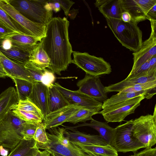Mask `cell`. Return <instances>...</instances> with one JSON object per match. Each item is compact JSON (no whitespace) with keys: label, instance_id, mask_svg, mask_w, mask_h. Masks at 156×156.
<instances>
[{"label":"cell","instance_id":"cell-1","mask_svg":"<svg viewBox=\"0 0 156 156\" xmlns=\"http://www.w3.org/2000/svg\"><path fill=\"white\" fill-rule=\"evenodd\" d=\"M69 25L66 17L52 18L46 25L45 35L41 40L50 59L48 68L59 75L72 62L73 51L69 37Z\"/></svg>","mask_w":156,"mask_h":156},{"label":"cell","instance_id":"cell-2","mask_svg":"<svg viewBox=\"0 0 156 156\" xmlns=\"http://www.w3.org/2000/svg\"><path fill=\"white\" fill-rule=\"evenodd\" d=\"M105 18L109 28L122 46L133 52L140 49L143 42L142 33L137 24L131 20L126 23L121 19Z\"/></svg>","mask_w":156,"mask_h":156},{"label":"cell","instance_id":"cell-3","mask_svg":"<svg viewBox=\"0 0 156 156\" xmlns=\"http://www.w3.org/2000/svg\"><path fill=\"white\" fill-rule=\"evenodd\" d=\"M17 11L34 22L46 25L53 18V10L48 0H9Z\"/></svg>","mask_w":156,"mask_h":156},{"label":"cell","instance_id":"cell-4","mask_svg":"<svg viewBox=\"0 0 156 156\" xmlns=\"http://www.w3.org/2000/svg\"><path fill=\"white\" fill-rule=\"evenodd\" d=\"M133 120L114 128L111 145L118 152L134 153L141 148H145L144 145L133 136Z\"/></svg>","mask_w":156,"mask_h":156},{"label":"cell","instance_id":"cell-5","mask_svg":"<svg viewBox=\"0 0 156 156\" xmlns=\"http://www.w3.org/2000/svg\"><path fill=\"white\" fill-rule=\"evenodd\" d=\"M156 105L153 115H141L133 120V136L143 144L145 148L156 144Z\"/></svg>","mask_w":156,"mask_h":156},{"label":"cell","instance_id":"cell-6","mask_svg":"<svg viewBox=\"0 0 156 156\" xmlns=\"http://www.w3.org/2000/svg\"><path fill=\"white\" fill-rule=\"evenodd\" d=\"M0 6L24 34L41 40L45 36L46 25L34 22L28 19L15 9L9 0H0Z\"/></svg>","mask_w":156,"mask_h":156},{"label":"cell","instance_id":"cell-7","mask_svg":"<svg viewBox=\"0 0 156 156\" xmlns=\"http://www.w3.org/2000/svg\"><path fill=\"white\" fill-rule=\"evenodd\" d=\"M24 122L10 111L0 122V146L11 151L19 144L23 139L20 132Z\"/></svg>","mask_w":156,"mask_h":156},{"label":"cell","instance_id":"cell-8","mask_svg":"<svg viewBox=\"0 0 156 156\" xmlns=\"http://www.w3.org/2000/svg\"><path fill=\"white\" fill-rule=\"evenodd\" d=\"M72 63L83 70L86 74L94 76L109 74L112 72L110 63L102 58L97 57L88 53L73 51Z\"/></svg>","mask_w":156,"mask_h":156},{"label":"cell","instance_id":"cell-9","mask_svg":"<svg viewBox=\"0 0 156 156\" xmlns=\"http://www.w3.org/2000/svg\"><path fill=\"white\" fill-rule=\"evenodd\" d=\"M145 98V96L141 95L131 98L105 108L99 113L107 122H121L128 115L134 113L141 101Z\"/></svg>","mask_w":156,"mask_h":156},{"label":"cell","instance_id":"cell-10","mask_svg":"<svg viewBox=\"0 0 156 156\" xmlns=\"http://www.w3.org/2000/svg\"><path fill=\"white\" fill-rule=\"evenodd\" d=\"M151 31L149 37L143 42L140 49L133 52V63L127 76L133 74L144 63L156 55V20H150Z\"/></svg>","mask_w":156,"mask_h":156},{"label":"cell","instance_id":"cell-11","mask_svg":"<svg viewBox=\"0 0 156 156\" xmlns=\"http://www.w3.org/2000/svg\"><path fill=\"white\" fill-rule=\"evenodd\" d=\"M76 85L79 91L97 101L103 103L108 98L105 87L99 77L86 74L83 79L77 82Z\"/></svg>","mask_w":156,"mask_h":156},{"label":"cell","instance_id":"cell-12","mask_svg":"<svg viewBox=\"0 0 156 156\" xmlns=\"http://www.w3.org/2000/svg\"><path fill=\"white\" fill-rule=\"evenodd\" d=\"M123 11L130 15L131 20L137 24L147 20V14L156 4V0H120Z\"/></svg>","mask_w":156,"mask_h":156},{"label":"cell","instance_id":"cell-13","mask_svg":"<svg viewBox=\"0 0 156 156\" xmlns=\"http://www.w3.org/2000/svg\"><path fill=\"white\" fill-rule=\"evenodd\" d=\"M63 94L69 104H77L87 108L100 112L102 109L103 103L79 91L72 90L61 86L58 83L54 84Z\"/></svg>","mask_w":156,"mask_h":156},{"label":"cell","instance_id":"cell-14","mask_svg":"<svg viewBox=\"0 0 156 156\" xmlns=\"http://www.w3.org/2000/svg\"><path fill=\"white\" fill-rule=\"evenodd\" d=\"M46 133L48 142L45 144L36 143L39 149L53 151L64 156H88L82 149L70 141L68 146H65L59 142L54 134Z\"/></svg>","mask_w":156,"mask_h":156},{"label":"cell","instance_id":"cell-15","mask_svg":"<svg viewBox=\"0 0 156 156\" xmlns=\"http://www.w3.org/2000/svg\"><path fill=\"white\" fill-rule=\"evenodd\" d=\"M83 107H85L77 104H69L50 113L43 122L45 129L57 127L66 122L76 111Z\"/></svg>","mask_w":156,"mask_h":156},{"label":"cell","instance_id":"cell-16","mask_svg":"<svg viewBox=\"0 0 156 156\" xmlns=\"http://www.w3.org/2000/svg\"><path fill=\"white\" fill-rule=\"evenodd\" d=\"M29 100L40 110L44 121L49 113L48 87L41 82H35Z\"/></svg>","mask_w":156,"mask_h":156},{"label":"cell","instance_id":"cell-17","mask_svg":"<svg viewBox=\"0 0 156 156\" xmlns=\"http://www.w3.org/2000/svg\"><path fill=\"white\" fill-rule=\"evenodd\" d=\"M0 62L7 76L11 79H20L34 83L25 69L24 63L18 62L9 59L0 51Z\"/></svg>","mask_w":156,"mask_h":156},{"label":"cell","instance_id":"cell-18","mask_svg":"<svg viewBox=\"0 0 156 156\" xmlns=\"http://www.w3.org/2000/svg\"><path fill=\"white\" fill-rule=\"evenodd\" d=\"M71 131L66 129L64 134L66 138L72 143H78L83 144L105 145L108 144L99 135H90L81 132L74 129Z\"/></svg>","mask_w":156,"mask_h":156},{"label":"cell","instance_id":"cell-19","mask_svg":"<svg viewBox=\"0 0 156 156\" xmlns=\"http://www.w3.org/2000/svg\"><path fill=\"white\" fill-rule=\"evenodd\" d=\"M19 100L16 89L10 87L0 94V122L8 115L13 106Z\"/></svg>","mask_w":156,"mask_h":156},{"label":"cell","instance_id":"cell-20","mask_svg":"<svg viewBox=\"0 0 156 156\" xmlns=\"http://www.w3.org/2000/svg\"><path fill=\"white\" fill-rule=\"evenodd\" d=\"M94 4L105 18L121 19L123 11L120 0H97Z\"/></svg>","mask_w":156,"mask_h":156},{"label":"cell","instance_id":"cell-21","mask_svg":"<svg viewBox=\"0 0 156 156\" xmlns=\"http://www.w3.org/2000/svg\"><path fill=\"white\" fill-rule=\"evenodd\" d=\"M156 89L143 90L134 92H119L112 95L103 103L102 109L141 95L144 96L147 99H151L156 94Z\"/></svg>","mask_w":156,"mask_h":156},{"label":"cell","instance_id":"cell-22","mask_svg":"<svg viewBox=\"0 0 156 156\" xmlns=\"http://www.w3.org/2000/svg\"><path fill=\"white\" fill-rule=\"evenodd\" d=\"M87 126L91 127L97 130L99 135L108 144L111 145L114 128L110 126L107 122H100L93 119L90 121V122H85L79 124L73 127H69L64 126L66 129H72L78 127Z\"/></svg>","mask_w":156,"mask_h":156},{"label":"cell","instance_id":"cell-23","mask_svg":"<svg viewBox=\"0 0 156 156\" xmlns=\"http://www.w3.org/2000/svg\"><path fill=\"white\" fill-rule=\"evenodd\" d=\"M156 80V76H145L139 77L126 78L118 83L105 87L106 92H120L125 88L138 84Z\"/></svg>","mask_w":156,"mask_h":156},{"label":"cell","instance_id":"cell-24","mask_svg":"<svg viewBox=\"0 0 156 156\" xmlns=\"http://www.w3.org/2000/svg\"><path fill=\"white\" fill-rule=\"evenodd\" d=\"M12 46L30 53L35 45L41 40L33 36L17 33L8 38Z\"/></svg>","mask_w":156,"mask_h":156},{"label":"cell","instance_id":"cell-25","mask_svg":"<svg viewBox=\"0 0 156 156\" xmlns=\"http://www.w3.org/2000/svg\"><path fill=\"white\" fill-rule=\"evenodd\" d=\"M38 149L36 142L33 138H23L7 156H34Z\"/></svg>","mask_w":156,"mask_h":156},{"label":"cell","instance_id":"cell-26","mask_svg":"<svg viewBox=\"0 0 156 156\" xmlns=\"http://www.w3.org/2000/svg\"><path fill=\"white\" fill-rule=\"evenodd\" d=\"M29 61L39 68L45 69L48 67L50 59L43 48L41 41L33 48L30 53Z\"/></svg>","mask_w":156,"mask_h":156},{"label":"cell","instance_id":"cell-27","mask_svg":"<svg viewBox=\"0 0 156 156\" xmlns=\"http://www.w3.org/2000/svg\"><path fill=\"white\" fill-rule=\"evenodd\" d=\"M48 89L50 113L69 104L66 98L55 87L53 84L48 87Z\"/></svg>","mask_w":156,"mask_h":156},{"label":"cell","instance_id":"cell-28","mask_svg":"<svg viewBox=\"0 0 156 156\" xmlns=\"http://www.w3.org/2000/svg\"><path fill=\"white\" fill-rule=\"evenodd\" d=\"M72 143L83 151L91 152L100 156H118L117 151L110 144L99 145L83 144L78 143Z\"/></svg>","mask_w":156,"mask_h":156},{"label":"cell","instance_id":"cell-29","mask_svg":"<svg viewBox=\"0 0 156 156\" xmlns=\"http://www.w3.org/2000/svg\"><path fill=\"white\" fill-rule=\"evenodd\" d=\"M12 79L15 84L19 101L28 98L32 93L34 83L20 79Z\"/></svg>","mask_w":156,"mask_h":156},{"label":"cell","instance_id":"cell-30","mask_svg":"<svg viewBox=\"0 0 156 156\" xmlns=\"http://www.w3.org/2000/svg\"><path fill=\"white\" fill-rule=\"evenodd\" d=\"M95 109H92L82 108L74 114L66 122L75 124L79 122L84 123L88 120L93 119L92 116L95 115L100 113Z\"/></svg>","mask_w":156,"mask_h":156},{"label":"cell","instance_id":"cell-31","mask_svg":"<svg viewBox=\"0 0 156 156\" xmlns=\"http://www.w3.org/2000/svg\"><path fill=\"white\" fill-rule=\"evenodd\" d=\"M0 51L6 57L18 62L25 63L30 60V53L12 46L9 50H4L0 49Z\"/></svg>","mask_w":156,"mask_h":156},{"label":"cell","instance_id":"cell-32","mask_svg":"<svg viewBox=\"0 0 156 156\" xmlns=\"http://www.w3.org/2000/svg\"><path fill=\"white\" fill-rule=\"evenodd\" d=\"M10 112L16 117L25 122L40 124L43 121L42 117L33 113L15 108H12Z\"/></svg>","mask_w":156,"mask_h":156},{"label":"cell","instance_id":"cell-33","mask_svg":"<svg viewBox=\"0 0 156 156\" xmlns=\"http://www.w3.org/2000/svg\"><path fill=\"white\" fill-rule=\"evenodd\" d=\"M0 27L17 33L24 34L0 6Z\"/></svg>","mask_w":156,"mask_h":156},{"label":"cell","instance_id":"cell-34","mask_svg":"<svg viewBox=\"0 0 156 156\" xmlns=\"http://www.w3.org/2000/svg\"><path fill=\"white\" fill-rule=\"evenodd\" d=\"M12 108L17 109L36 114L42 117L43 120L40 110L28 98L19 100L18 104L13 106Z\"/></svg>","mask_w":156,"mask_h":156},{"label":"cell","instance_id":"cell-35","mask_svg":"<svg viewBox=\"0 0 156 156\" xmlns=\"http://www.w3.org/2000/svg\"><path fill=\"white\" fill-rule=\"evenodd\" d=\"M24 66L34 82H41L42 76L47 69L46 68H39L30 61L24 63Z\"/></svg>","mask_w":156,"mask_h":156},{"label":"cell","instance_id":"cell-36","mask_svg":"<svg viewBox=\"0 0 156 156\" xmlns=\"http://www.w3.org/2000/svg\"><path fill=\"white\" fill-rule=\"evenodd\" d=\"M156 80L144 83L138 84L128 87L120 92H134L143 90L156 89Z\"/></svg>","mask_w":156,"mask_h":156},{"label":"cell","instance_id":"cell-37","mask_svg":"<svg viewBox=\"0 0 156 156\" xmlns=\"http://www.w3.org/2000/svg\"><path fill=\"white\" fill-rule=\"evenodd\" d=\"M40 124L24 122L22 125L20 132L23 138L25 140L33 138L37 128Z\"/></svg>","mask_w":156,"mask_h":156},{"label":"cell","instance_id":"cell-38","mask_svg":"<svg viewBox=\"0 0 156 156\" xmlns=\"http://www.w3.org/2000/svg\"><path fill=\"white\" fill-rule=\"evenodd\" d=\"M33 139L36 143L45 144L48 142L46 129L43 122L40 124L37 128Z\"/></svg>","mask_w":156,"mask_h":156},{"label":"cell","instance_id":"cell-39","mask_svg":"<svg viewBox=\"0 0 156 156\" xmlns=\"http://www.w3.org/2000/svg\"><path fill=\"white\" fill-rule=\"evenodd\" d=\"M55 78L54 73L51 70L46 69L42 76L41 82L48 87L53 84Z\"/></svg>","mask_w":156,"mask_h":156},{"label":"cell","instance_id":"cell-40","mask_svg":"<svg viewBox=\"0 0 156 156\" xmlns=\"http://www.w3.org/2000/svg\"><path fill=\"white\" fill-rule=\"evenodd\" d=\"M149 60L143 64L133 74L127 77L126 78L139 77L148 75Z\"/></svg>","mask_w":156,"mask_h":156},{"label":"cell","instance_id":"cell-41","mask_svg":"<svg viewBox=\"0 0 156 156\" xmlns=\"http://www.w3.org/2000/svg\"><path fill=\"white\" fill-rule=\"evenodd\" d=\"M54 1L58 2L60 5L61 7L64 11L66 16L67 17L69 14V11L71 7L75 3L73 1L70 0H53Z\"/></svg>","mask_w":156,"mask_h":156},{"label":"cell","instance_id":"cell-42","mask_svg":"<svg viewBox=\"0 0 156 156\" xmlns=\"http://www.w3.org/2000/svg\"><path fill=\"white\" fill-rule=\"evenodd\" d=\"M145 149L139 152H134V156H156V147Z\"/></svg>","mask_w":156,"mask_h":156},{"label":"cell","instance_id":"cell-43","mask_svg":"<svg viewBox=\"0 0 156 156\" xmlns=\"http://www.w3.org/2000/svg\"><path fill=\"white\" fill-rule=\"evenodd\" d=\"M148 75L156 76V55L153 56L149 61Z\"/></svg>","mask_w":156,"mask_h":156},{"label":"cell","instance_id":"cell-44","mask_svg":"<svg viewBox=\"0 0 156 156\" xmlns=\"http://www.w3.org/2000/svg\"><path fill=\"white\" fill-rule=\"evenodd\" d=\"M16 34L17 33L0 27V42Z\"/></svg>","mask_w":156,"mask_h":156},{"label":"cell","instance_id":"cell-45","mask_svg":"<svg viewBox=\"0 0 156 156\" xmlns=\"http://www.w3.org/2000/svg\"><path fill=\"white\" fill-rule=\"evenodd\" d=\"M12 47L11 41L9 39L3 40L0 42V49L6 50L10 49Z\"/></svg>","mask_w":156,"mask_h":156},{"label":"cell","instance_id":"cell-46","mask_svg":"<svg viewBox=\"0 0 156 156\" xmlns=\"http://www.w3.org/2000/svg\"><path fill=\"white\" fill-rule=\"evenodd\" d=\"M50 3L51 7L55 12H58L60 10L61 6L59 3L55 2L53 0H48Z\"/></svg>","mask_w":156,"mask_h":156},{"label":"cell","instance_id":"cell-47","mask_svg":"<svg viewBox=\"0 0 156 156\" xmlns=\"http://www.w3.org/2000/svg\"><path fill=\"white\" fill-rule=\"evenodd\" d=\"M121 20L125 22H129L131 20V16L128 12L124 11L121 14Z\"/></svg>","mask_w":156,"mask_h":156},{"label":"cell","instance_id":"cell-48","mask_svg":"<svg viewBox=\"0 0 156 156\" xmlns=\"http://www.w3.org/2000/svg\"><path fill=\"white\" fill-rule=\"evenodd\" d=\"M34 156H51V154L47 150L40 151L39 149H38Z\"/></svg>","mask_w":156,"mask_h":156},{"label":"cell","instance_id":"cell-49","mask_svg":"<svg viewBox=\"0 0 156 156\" xmlns=\"http://www.w3.org/2000/svg\"><path fill=\"white\" fill-rule=\"evenodd\" d=\"M8 150L2 146H0V154L2 156H7L9 152Z\"/></svg>","mask_w":156,"mask_h":156},{"label":"cell","instance_id":"cell-50","mask_svg":"<svg viewBox=\"0 0 156 156\" xmlns=\"http://www.w3.org/2000/svg\"><path fill=\"white\" fill-rule=\"evenodd\" d=\"M6 76H7V75L0 62V77H5Z\"/></svg>","mask_w":156,"mask_h":156},{"label":"cell","instance_id":"cell-51","mask_svg":"<svg viewBox=\"0 0 156 156\" xmlns=\"http://www.w3.org/2000/svg\"><path fill=\"white\" fill-rule=\"evenodd\" d=\"M83 151L87 154L88 156H100L94 153L91 152L85 151Z\"/></svg>","mask_w":156,"mask_h":156},{"label":"cell","instance_id":"cell-52","mask_svg":"<svg viewBox=\"0 0 156 156\" xmlns=\"http://www.w3.org/2000/svg\"><path fill=\"white\" fill-rule=\"evenodd\" d=\"M49 151L50 152V153L51 154L53 155L54 156H64L63 155H61L60 154H59L58 153H56L54 151Z\"/></svg>","mask_w":156,"mask_h":156},{"label":"cell","instance_id":"cell-53","mask_svg":"<svg viewBox=\"0 0 156 156\" xmlns=\"http://www.w3.org/2000/svg\"><path fill=\"white\" fill-rule=\"evenodd\" d=\"M128 156H134V155L133 154V155H129Z\"/></svg>","mask_w":156,"mask_h":156},{"label":"cell","instance_id":"cell-54","mask_svg":"<svg viewBox=\"0 0 156 156\" xmlns=\"http://www.w3.org/2000/svg\"><path fill=\"white\" fill-rule=\"evenodd\" d=\"M51 156H54L51 154Z\"/></svg>","mask_w":156,"mask_h":156}]
</instances>
